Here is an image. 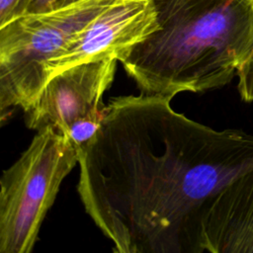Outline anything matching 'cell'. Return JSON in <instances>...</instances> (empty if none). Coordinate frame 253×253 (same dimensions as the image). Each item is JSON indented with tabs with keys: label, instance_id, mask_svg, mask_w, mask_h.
Segmentation results:
<instances>
[{
	"label": "cell",
	"instance_id": "1",
	"mask_svg": "<svg viewBox=\"0 0 253 253\" xmlns=\"http://www.w3.org/2000/svg\"><path fill=\"white\" fill-rule=\"evenodd\" d=\"M172 98L120 96L77 150L85 211L119 253H197L206 201L253 166V134L214 129Z\"/></svg>",
	"mask_w": 253,
	"mask_h": 253
},
{
	"label": "cell",
	"instance_id": "2",
	"mask_svg": "<svg viewBox=\"0 0 253 253\" xmlns=\"http://www.w3.org/2000/svg\"><path fill=\"white\" fill-rule=\"evenodd\" d=\"M157 29L120 60L143 94L173 98L236 79L253 103V0H152Z\"/></svg>",
	"mask_w": 253,
	"mask_h": 253
},
{
	"label": "cell",
	"instance_id": "3",
	"mask_svg": "<svg viewBox=\"0 0 253 253\" xmlns=\"http://www.w3.org/2000/svg\"><path fill=\"white\" fill-rule=\"evenodd\" d=\"M116 0H80L42 13L25 14L0 26L1 119L26 110L46 83L44 67Z\"/></svg>",
	"mask_w": 253,
	"mask_h": 253
},
{
	"label": "cell",
	"instance_id": "4",
	"mask_svg": "<svg viewBox=\"0 0 253 253\" xmlns=\"http://www.w3.org/2000/svg\"><path fill=\"white\" fill-rule=\"evenodd\" d=\"M78 163L68 136L38 130L0 179V253H30L63 179Z\"/></svg>",
	"mask_w": 253,
	"mask_h": 253
},
{
	"label": "cell",
	"instance_id": "5",
	"mask_svg": "<svg viewBox=\"0 0 253 253\" xmlns=\"http://www.w3.org/2000/svg\"><path fill=\"white\" fill-rule=\"evenodd\" d=\"M117 61L115 57L92 60L52 76L24 110L27 126L37 131L51 126L66 134L74 122L104 115L102 100L114 80Z\"/></svg>",
	"mask_w": 253,
	"mask_h": 253
},
{
	"label": "cell",
	"instance_id": "6",
	"mask_svg": "<svg viewBox=\"0 0 253 253\" xmlns=\"http://www.w3.org/2000/svg\"><path fill=\"white\" fill-rule=\"evenodd\" d=\"M157 29L152 0H116L44 67L46 82L76 64L115 57L119 61ZM46 84V83H45Z\"/></svg>",
	"mask_w": 253,
	"mask_h": 253
},
{
	"label": "cell",
	"instance_id": "7",
	"mask_svg": "<svg viewBox=\"0 0 253 253\" xmlns=\"http://www.w3.org/2000/svg\"><path fill=\"white\" fill-rule=\"evenodd\" d=\"M253 253V166L203 205L197 253Z\"/></svg>",
	"mask_w": 253,
	"mask_h": 253
},
{
	"label": "cell",
	"instance_id": "8",
	"mask_svg": "<svg viewBox=\"0 0 253 253\" xmlns=\"http://www.w3.org/2000/svg\"><path fill=\"white\" fill-rule=\"evenodd\" d=\"M30 0H0V26L24 15Z\"/></svg>",
	"mask_w": 253,
	"mask_h": 253
},
{
	"label": "cell",
	"instance_id": "9",
	"mask_svg": "<svg viewBox=\"0 0 253 253\" xmlns=\"http://www.w3.org/2000/svg\"><path fill=\"white\" fill-rule=\"evenodd\" d=\"M78 1L80 0H30L24 15L48 12L51 10L67 6L69 4H73Z\"/></svg>",
	"mask_w": 253,
	"mask_h": 253
}]
</instances>
